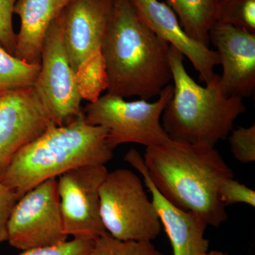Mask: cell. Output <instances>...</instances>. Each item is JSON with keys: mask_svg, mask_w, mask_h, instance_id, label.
I'll list each match as a JSON object with an SVG mask.
<instances>
[{"mask_svg": "<svg viewBox=\"0 0 255 255\" xmlns=\"http://www.w3.org/2000/svg\"><path fill=\"white\" fill-rule=\"evenodd\" d=\"M142 157L151 180L169 202L207 226L218 228L227 221L219 187L234 174L215 147L169 139L146 147Z\"/></svg>", "mask_w": 255, "mask_h": 255, "instance_id": "1", "label": "cell"}, {"mask_svg": "<svg viewBox=\"0 0 255 255\" xmlns=\"http://www.w3.org/2000/svg\"><path fill=\"white\" fill-rule=\"evenodd\" d=\"M170 45L138 18L128 0H116L113 17L102 42L107 94L148 100L172 81Z\"/></svg>", "mask_w": 255, "mask_h": 255, "instance_id": "2", "label": "cell"}, {"mask_svg": "<svg viewBox=\"0 0 255 255\" xmlns=\"http://www.w3.org/2000/svg\"><path fill=\"white\" fill-rule=\"evenodd\" d=\"M105 128L85 122L83 111L63 126L53 124L15 154L0 174V182L18 197L70 169L105 164L113 157Z\"/></svg>", "mask_w": 255, "mask_h": 255, "instance_id": "3", "label": "cell"}, {"mask_svg": "<svg viewBox=\"0 0 255 255\" xmlns=\"http://www.w3.org/2000/svg\"><path fill=\"white\" fill-rule=\"evenodd\" d=\"M173 95L162 113V125L169 139L213 146L228 138L238 117L246 112L243 99L225 95L220 75L202 87L186 70L184 55L169 47Z\"/></svg>", "mask_w": 255, "mask_h": 255, "instance_id": "4", "label": "cell"}, {"mask_svg": "<svg viewBox=\"0 0 255 255\" xmlns=\"http://www.w3.org/2000/svg\"><path fill=\"white\" fill-rule=\"evenodd\" d=\"M172 95V84L164 87L154 102L141 99L128 102L107 93L87 104L82 111L87 124L107 130V141L112 150L124 143L150 147L169 140L161 119Z\"/></svg>", "mask_w": 255, "mask_h": 255, "instance_id": "5", "label": "cell"}, {"mask_svg": "<svg viewBox=\"0 0 255 255\" xmlns=\"http://www.w3.org/2000/svg\"><path fill=\"white\" fill-rule=\"evenodd\" d=\"M100 215L106 231L124 241H150L162 224L141 179L128 169L108 172L100 189Z\"/></svg>", "mask_w": 255, "mask_h": 255, "instance_id": "6", "label": "cell"}, {"mask_svg": "<svg viewBox=\"0 0 255 255\" xmlns=\"http://www.w3.org/2000/svg\"><path fill=\"white\" fill-rule=\"evenodd\" d=\"M62 11L47 32L39 74L33 86L52 122L58 126L70 123L82 112V100L64 41Z\"/></svg>", "mask_w": 255, "mask_h": 255, "instance_id": "7", "label": "cell"}, {"mask_svg": "<svg viewBox=\"0 0 255 255\" xmlns=\"http://www.w3.org/2000/svg\"><path fill=\"white\" fill-rule=\"evenodd\" d=\"M7 233L10 246L22 251L67 241L57 178L47 179L18 199L10 214Z\"/></svg>", "mask_w": 255, "mask_h": 255, "instance_id": "8", "label": "cell"}, {"mask_svg": "<svg viewBox=\"0 0 255 255\" xmlns=\"http://www.w3.org/2000/svg\"><path fill=\"white\" fill-rule=\"evenodd\" d=\"M108 172L105 164H88L70 169L57 178L67 236L95 241L107 233L101 219L100 189Z\"/></svg>", "mask_w": 255, "mask_h": 255, "instance_id": "9", "label": "cell"}, {"mask_svg": "<svg viewBox=\"0 0 255 255\" xmlns=\"http://www.w3.org/2000/svg\"><path fill=\"white\" fill-rule=\"evenodd\" d=\"M53 124L34 87L3 92L0 96V174L18 151Z\"/></svg>", "mask_w": 255, "mask_h": 255, "instance_id": "10", "label": "cell"}, {"mask_svg": "<svg viewBox=\"0 0 255 255\" xmlns=\"http://www.w3.org/2000/svg\"><path fill=\"white\" fill-rule=\"evenodd\" d=\"M116 0H70L62 11L64 41L74 71L101 49Z\"/></svg>", "mask_w": 255, "mask_h": 255, "instance_id": "11", "label": "cell"}, {"mask_svg": "<svg viewBox=\"0 0 255 255\" xmlns=\"http://www.w3.org/2000/svg\"><path fill=\"white\" fill-rule=\"evenodd\" d=\"M222 65L220 82L228 96L242 99L255 90V33L216 22L209 33Z\"/></svg>", "mask_w": 255, "mask_h": 255, "instance_id": "12", "label": "cell"}, {"mask_svg": "<svg viewBox=\"0 0 255 255\" xmlns=\"http://www.w3.org/2000/svg\"><path fill=\"white\" fill-rule=\"evenodd\" d=\"M144 24L154 33L180 51L190 60L201 82H208L220 65L216 50L196 41L186 33L173 10L159 0H128Z\"/></svg>", "mask_w": 255, "mask_h": 255, "instance_id": "13", "label": "cell"}, {"mask_svg": "<svg viewBox=\"0 0 255 255\" xmlns=\"http://www.w3.org/2000/svg\"><path fill=\"white\" fill-rule=\"evenodd\" d=\"M124 160L143 177L161 224L170 241L173 255H205L209 248V242L204 237L207 224L195 215L174 206L162 195L151 180L143 157L135 149H130Z\"/></svg>", "mask_w": 255, "mask_h": 255, "instance_id": "14", "label": "cell"}, {"mask_svg": "<svg viewBox=\"0 0 255 255\" xmlns=\"http://www.w3.org/2000/svg\"><path fill=\"white\" fill-rule=\"evenodd\" d=\"M70 0H16L14 14L21 20L16 34L15 56L31 64L40 63L43 42L51 23Z\"/></svg>", "mask_w": 255, "mask_h": 255, "instance_id": "15", "label": "cell"}, {"mask_svg": "<svg viewBox=\"0 0 255 255\" xmlns=\"http://www.w3.org/2000/svg\"><path fill=\"white\" fill-rule=\"evenodd\" d=\"M186 33L196 41L209 46V33L216 21L214 0H166Z\"/></svg>", "mask_w": 255, "mask_h": 255, "instance_id": "16", "label": "cell"}, {"mask_svg": "<svg viewBox=\"0 0 255 255\" xmlns=\"http://www.w3.org/2000/svg\"><path fill=\"white\" fill-rule=\"evenodd\" d=\"M75 80L82 100L95 102L108 88V76L101 49L90 55L75 71Z\"/></svg>", "mask_w": 255, "mask_h": 255, "instance_id": "17", "label": "cell"}, {"mask_svg": "<svg viewBox=\"0 0 255 255\" xmlns=\"http://www.w3.org/2000/svg\"><path fill=\"white\" fill-rule=\"evenodd\" d=\"M39 71L40 63H26L0 45V90L33 87Z\"/></svg>", "mask_w": 255, "mask_h": 255, "instance_id": "18", "label": "cell"}, {"mask_svg": "<svg viewBox=\"0 0 255 255\" xmlns=\"http://www.w3.org/2000/svg\"><path fill=\"white\" fill-rule=\"evenodd\" d=\"M216 21L255 33V0H226L218 4Z\"/></svg>", "mask_w": 255, "mask_h": 255, "instance_id": "19", "label": "cell"}, {"mask_svg": "<svg viewBox=\"0 0 255 255\" xmlns=\"http://www.w3.org/2000/svg\"><path fill=\"white\" fill-rule=\"evenodd\" d=\"M87 255H164L150 241H124L108 233L94 242Z\"/></svg>", "mask_w": 255, "mask_h": 255, "instance_id": "20", "label": "cell"}, {"mask_svg": "<svg viewBox=\"0 0 255 255\" xmlns=\"http://www.w3.org/2000/svg\"><path fill=\"white\" fill-rule=\"evenodd\" d=\"M228 135L231 152L243 164L255 161V125L233 129Z\"/></svg>", "mask_w": 255, "mask_h": 255, "instance_id": "21", "label": "cell"}, {"mask_svg": "<svg viewBox=\"0 0 255 255\" xmlns=\"http://www.w3.org/2000/svg\"><path fill=\"white\" fill-rule=\"evenodd\" d=\"M219 196L225 206L244 204L255 207V191L241 184L234 177L224 179L220 184Z\"/></svg>", "mask_w": 255, "mask_h": 255, "instance_id": "22", "label": "cell"}, {"mask_svg": "<svg viewBox=\"0 0 255 255\" xmlns=\"http://www.w3.org/2000/svg\"><path fill=\"white\" fill-rule=\"evenodd\" d=\"M94 242L73 238L72 241L54 246L32 248L18 255H87L92 249Z\"/></svg>", "mask_w": 255, "mask_h": 255, "instance_id": "23", "label": "cell"}, {"mask_svg": "<svg viewBox=\"0 0 255 255\" xmlns=\"http://www.w3.org/2000/svg\"><path fill=\"white\" fill-rule=\"evenodd\" d=\"M16 0H0V45L15 55L16 34L13 27L12 17Z\"/></svg>", "mask_w": 255, "mask_h": 255, "instance_id": "24", "label": "cell"}, {"mask_svg": "<svg viewBox=\"0 0 255 255\" xmlns=\"http://www.w3.org/2000/svg\"><path fill=\"white\" fill-rule=\"evenodd\" d=\"M19 199L17 194L0 182V243L7 241L8 221Z\"/></svg>", "mask_w": 255, "mask_h": 255, "instance_id": "25", "label": "cell"}, {"mask_svg": "<svg viewBox=\"0 0 255 255\" xmlns=\"http://www.w3.org/2000/svg\"><path fill=\"white\" fill-rule=\"evenodd\" d=\"M204 255H230L228 253L219 251H208Z\"/></svg>", "mask_w": 255, "mask_h": 255, "instance_id": "26", "label": "cell"}, {"mask_svg": "<svg viewBox=\"0 0 255 255\" xmlns=\"http://www.w3.org/2000/svg\"><path fill=\"white\" fill-rule=\"evenodd\" d=\"M216 4H220V3L223 2V1H226V0H214Z\"/></svg>", "mask_w": 255, "mask_h": 255, "instance_id": "27", "label": "cell"}, {"mask_svg": "<svg viewBox=\"0 0 255 255\" xmlns=\"http://www.w3.org/2000/svg\"><path fill=\"white\" fill-rule=\"evenodd\" d=\"M4 92L3 90H0V96H1V94H2V92Z\"/></svg>", "mask_w": 255, "mask_h": 255, "instance_id": "28", "label": "cell"}]
</instances>
